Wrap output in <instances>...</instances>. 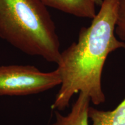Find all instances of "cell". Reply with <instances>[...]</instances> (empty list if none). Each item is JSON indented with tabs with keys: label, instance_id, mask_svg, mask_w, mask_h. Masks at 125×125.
<instances>
[{
	"label": "cell",
	"instance_id": "6da1fadb",
	"mask_svg": "<svg viewBox=\"0 0 125 125\" xmlns=\"http://www.w3.org/2000/svg\"><path fill=\"white\" fill-rule=\"evenodd\" d=\"M118 2L104 0L89 27L81 28L77 42L61 52L57 64L62 83L53 110L66 109L73 96L80 92L88 95L94 105L104 103L101 86L104 64L109 53L125 49V42L115 37Z\"/></svg>",
	"mask_w": 125,
	"mask_h": 125
},
{
	"label": "cell",
	"instance_id": "7a4b0ae2",
	"mask_svg": "<svg viewBox=\"0 0 125 125\" xmlns=\"http://www.w3.org/2000/svg\"><path fill=\"white\" fill-rule=\"evenodd\" d=\"M0 38L28 55L60 60L56 26L40 0H0Z\"/></svg>",
	"mask_w": 125,
	"mask_h": 125
},
{
	"label": "cell",
	"instance_id": "3957f363",
	"mask_svg": "<svg viewBox=\"0 0 125 125\" xmlns=\"http://www.w3.org/2000/svg\"><path fill=\"white\" fill-rule=\"evenodd\" d=\"M58 69L48 73L30 65L0 66V96L35 94L60 85Z\"/></svg>",
	"mask_w": 125,
	"mask_h": 125
},
{
	"label": "cell",
	"instance_id": "277c9868",
	"mask_svg": "<svg viewBox=\"0 0 125 125\" xmlns=\"http://www.w3.org/2000/svg\"><path fill=\"white\" fill-rule=\"evenodd\" d=\"M90 101L88 95L80 92L70 113L63 115L59 111H54L55 121L48 125H89L88 112Z\"/></svg>",
	"mask_w": 125,
	"mask_h": 125
},
{
	"label": "cell",
	"instance_id": "5b68a950",
	"mask_svg": "<svg viewBox=\"0 0 125 125\" xmlns=\"http://www.w3.org/2000/svg\"><path fill=\"white\" fill-rule=\"evenodd\" d=\"M46 7L82 18L96 16L94 2L92 0H40Z\"/></svg>",
	"mask_w": 125,
	"mask_h": 125
},
{
	"label": "cell",
	"instance_id": "8992f818",
	"mask_svg": "<svg viewBox=\"0 0 125 125\" xmlns=\"http://www.w3.org/2000/svg\"><path fill=\"white\" fill-rule=\"evenodd\" d=\"M88 115L92 125H125V98L112 111L99 110L90 107Z\"/></svg>",
	"mask_w": 125,
	"mask_h": 125
},
{
	"label": "cell",
	"instance_id": "52a82bcc",
	"mask_svg": "<svg viewBox=\"0 0 125 125\" xmlns=\"http://www.w3.org/2000/svg\"><path fill=\"white\" fill-rule=\"evenodd\" d=\"M115 33L125 41V0H118Z\"/></svg>",
	"mask_w": 125,
	"mask_h": 125
},
{
	"label": "cell",
	"instance_id": "ba28073f",
	"mask_svg": "<svg viewBox=\"0 0 125 125\" xmlns=\"http://www.w3.org/2000/svg\"><path fill=\"white\" fill-rule=\"evenodd\" d=\"M92 1L94 2L95 5H97L98 6H101L104 0H92Z\"/></svg>",
	"mask_w": 125,
	"mask_h": 125
}]
</instances>
